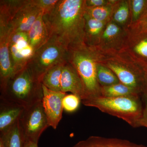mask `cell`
<instances>
[{
  "label": "cell",
  "mask_w": 147,
  "mask_h": 147,
  "mask_svg": "<svg viewBox=\"0 0 147 147\" xmlns=\"http://www.w3.org/2000/svg\"><path fill=\"white\" fill-rule=\"evenodd\" d=\"M99 62L110 69L120 82L142 96L146 91V72L125 56L118 53L112 56L102 55Z\"/></svg>",
  "instance_id": "5b68a950"
},
{
  "label": "cell",
  "mask_w": 147,
  "mask_h": 147,
  "mask_svg": "<svg viewBox=\"0 0 147 147\" xmlns=\"http://www.w3.org/2000/svg\"><path fill=\"white\" fill-rule=\"evenodd\" d=\"M111 21L128 29L131 24V12L129 0H118L113 9Z\"/></svg>",
  "instance_id": "d6986e66"
},
{
  "label": "cell",
  "mask_w": 147,
  "mask_h": 147,
  "mask_svg": "<svg viewBox=\"0 0 147 147\" xmlns=\"http://www.w3.org/2000/svg\"><path fill=\"white\" fill-rule=\"evenodd\" d=\"M96 77L101 87L108 86L120 82L112 70L100 62L97 65Z\"/></svg>",
  "instance_id": "603a6c76"
},
{
  "label": "cell",
  "mask_w": 147,
  "mask_h": 147,
  "mask_svg": "<svg viewBox=\"0 0 147 147\" xmlns=\"http://www.w3.org/2000/svg\"><path fill=\"white\" fill-rule=\"evenodd\" d=\"M25 108L0 98V135L4 134L19 121Z\"/></svg>",
  "instance_id": "9a60e30c"
},
{
  "label": "cell",
  "mask_w": 147,
  "mask_h": 147,
  "mask_svg": "<svg viewBox=\"0 0 147 147\" xmlns=\"http://www.w3.org/2000/svg\"><path fill=\"white\" fill-rule=\"evenodd\" d=\"M61 92L78 96L82 100L85 98L84 86L78 72L73 65L67 61L64 65L61 78Z\"/></svg>",
  "instance_id": "5bb4252c"
},
{
  "label": "cell",
  "mask_w": 147,
  "mask_h": 147,
  "mask_svg": "<svg viewBox=\"0 0 147 147\" xmlns=\"http://www.w3.org/2000/svg\"><path fill=\"white\" fill-rule=\"evenodd\" d=\"M66 62L57 65L49 69L42 77V84L51 90L61 92V76L64 65Z\"/></svg>",
  "instance_id": "44dd1931"
},
{
  "label": "cell",
  "mask_w": 147,
  "mask_h": 147,
  "mask_svg": "<svg viewBox=\"0 0 147 147\" xmlns=\"http://www.w3.org/2000/svg\"><path fill=\"white\" fill-rule=\"evenodd\" d=\"M9 50L13 68L20 69L26 65L34 52L29 44L27 34L11 32Z\"/></svg>",
  "instance_id": "30bf717a"
},
{
  "label": "cell",
  "mask_w": 147,
  "mask_h": 147,
  "mask_svg": "<svg viewBox=\"0 0 147 147\" xmlns=\"http://www.w3.org/2000/svg\"><path fill=\"white\" fill-rule=\"evenodd\" d=\"M43 12L40 14L27 33L29 44L34 53L49 39L47 27L43 20Z\"/></svg>",
  "instance_id": "ac0fdd59"
},
{
  "label": "cell",
  "mask_w": 147,
  "mask_h": 147,
  "mask_svg": "<svg viewBox=\"0 0 147 147\" xmlns=\"http://www.w3.org/2000/svg\"><path fill=\"white\" fill-rule=\"evenodd\" d=\"M118 53L123 55L147 72V33L128 30L127 36Z\"/></svg>",
  "instance_id": "ba28073f"
},
{
  "label": "cell",
  "mask_w": 147,
  "mask_h": 147,
  "mask_svg": "<svg viewBox=\"0 0 147 147\" xmlns=\"http://www.w3.org/2000/svg\"><path fill=\"white\" fill-rule=\"evenodd\" d=\"M129 3L131 12L130 26L147 14V0H129Z\"/></svg>",
  "instance_id": "d4e9b609"
},
{
  "label": "cell",
  "mask_w": 147,
  "mask_h": 147,
  "mask_svg": "<svg viewBox=\"0 0 147 147\" xmlns=\"http://www.w3.org/2000/svg\"><path fill=\"white\" fill-rule=\"evenodd\" d=\"M86 0H59L55 7L43 14L49 38L68 50L84 43Z\"/></svg>",
  "instance_id": "6da1fadb"
},
{
  "label": "cell",
  "mask_w": 147,
  "mask_h": 147,
  "mask_svg": "<svg viewBox=\"0 0 147 147\" xmlns=\"http://www.w3.org/2000/svg\"><path fill=\"white\" fill-rule=\"evenodd\" d=\"M82 102L85 106L97 108L103 113L121 119L134 127H137L144 107L140 95L99 96L82 100Z\"/></svg>",
  "instance_id": "3957f363"
},
{
  "label": "cell",
  "mask_w": 147,
  "mask_h": 147,
  "mask_svg": "<svg viewBox=\"0 0 147 147\" xmlns=\"http://www.w3.org/2000/svg\"><path fill=\"white\" fill-rule=\"evenodd\" d=\"M101 57L95 48L86 44L68 50L67 61L75 68L82 80L85 94L84 100L101 96V86L98 82L96 71Z\"/></svg>",
  "instance_id": "7a4b0ae2"
},
{
  "label": "cell",
  "mask_w": 147,
  "mask_h": 147,
  "mask_svg": "<svg viewBox=\"0 0 147 147\" xmlns=\"http://www.w3.org/2000/svg\"><path fill=\"white\" fill-rule=\"evenodd\" d=\"M42 11L33 2L28 0L27 3L16 12L10 23L13 32L27 33Z\"/></svg>",
  "instance_id": "4fadbf2b"
},
{
  "label": "cell",
  "mask_w": 147,
  "mask_h": 147,
  "mask_svg": "<svg viewBox=\"0 0 147 147\" xmlns=\"http://www.w3.org/2000/svg\"><path fill=\"white\" fill-rule=\"evenodd\" d=\"M68 50L53 38L37 50L26 67L36 79L41 82L42 77L51 68L67 61Z\"/></svg>",
  "instance_id": "8992f818"
},
{
  "label": "cell",
  "mask_w": 147,
  "mask_h": 147,
  "mask_svg": "<svg viewBox=\"0 0 147 147\" xmlns=\"http://www.w3.org/2000/svg\"><path fill=\"white\" fill-rule=\"evenodd\" d=\"M130 95H140L121 82L108 86L101 87V96L103 97H116Z\"/></svg>",
  "instance_id": "7402d4cb"
},
{
  "label": "cell",
  "mask_w": 147,
  "mask_h": 147,
  "mask_svg": "<svg viewBox=\"0 0 147 147\" xmlns=\"http://www.w3.org/2000/svg\"><path fill=\"white\" fill-rule=\"evenodd\" d=\"M143 102V111L142 115L139 119L137 124V127H147V92L145 91L142 95Z\"/></svg>",
  "instance_id": "83f0119b"
},
{
  "label": "cell",
  "mask_w": 147,
  "mask_h": 147,
  "mask_svg": "<svg viewBox=\"0 0 147 147\" xmlns=\"http://www.w3.org/2000/svg\"><path fill=\"white\" fill-rule=\"evenodd\" d=\"M128 30L138 32L147 33V14L139 21L129 27Z\"/></svg>",
  "instance_id": "f1b7e54d"
},
{
  "label": "cell",
  "mask_w": 147,
  "mask_h": 147,
  "mask_svg": "<svg viewBox=\"0 0 147 147\" xmlns=\"http://www.w3.org/2000/svg\"><path fill=\"white\" fill-rule=\"evenodd\" d=\"M82 99L78 96L71 94H66L63 100V110L67 113L75 112L80 106Z\"/></svg>",
  "instance_id": "484cf974"
},
{
  "label": "cell",
  "mask_w": 147,
  "mask_h": 147,
  "mask_svg": "<svg viewBox=\"0 0 147 147\" xmlns=\"http://www.w3.org/2000/svg\"><path fill=\"white\" fill-rule=\"evenodd\" d=\"M59 0H32L33 2L45 14L52 10Z\"/></svg>",
  "instance_id": "4316f807"
},
{
  "label": "cell",
  "mask_w": 147,
  "mask_h": 147,
  "mask_svg": "<svg viewBox=\"0 0 147 147\" xmlns=\"http://www.w3.org/2000/svg\"><path fill=\"white\" fill-rule=\"evenodd\" d=\"M118 0H86V5L88 7H95L109 5L115 4Z\"/></svg>",
  "instance_id": "f546056e"
},
{
  "label": "cell",
  "mask_w": 147,
  "mask_h": 147,
  "mask_svg": "<svg viewBox=\"0 0 147 147\" xmlns=\"http://www.w3.org/2000/svg\"><path fill=\"white\" fill-rule=\"evenodd\" d=\"M19 121L25 141L37 144L43 131L50 126L42 100L25 108Z\"/></svg>",
  "instance_id": "52a82bcc"
},
{
  "label": "cell",
  "mask_w": 147,
  "mask_h": 147,
  "mask_svg": "<svg viewBox=\"0 0 147 147\" xmlns=\"http://www.w3.org/2000/svg\"><path fill=\"white\" fill-rule=\"evenodd\" d=\"M117 3L115 4L98 7H86V14L97 21L109 22L111 20L114 6Z\"/></svg>",
  "instance_id": "cb8c5ba5"
},
{
  "label": "cell",
  "mask_w": 147,
  "mask_h": 147,
  "mask_svg": "<svg viewBox=\"0 0 147 147\" xmlns=\"http://www.w3.org/2000/svg\"><path fill=\"white\" fill-rule=\"evenodd\" d=\"M0 147H4L3 145V142L1 140H0Z\"/></svg>",
  "instance_id": "d6a6232c"
},
{
  "label": "cell",
  "mask_w": 147,
  "mask_h": 147,
  "mask_svg": "<svg viewBox=\"0 0 147 147\" xmlns=\"http://www.w3.org/2000/svg\"><path fill=\"white\" fill-rule=\"evenodd\" d=\"M10 28L0 26V92L6 86L13 75V70L9 53Z\"/></svg>",
  "instance_id": "7c38bea8"
},
{
  "label": "cell",
  "mask_w": 147,
  "mask_h": 147,
  "mask_svg": "<svg viewBox=\"0 0 147 147\" xmlns=\"http://www.w3.org/2000/svg\"><path fill=\"white\" fill-rule=\"evenodd\" d=\"M42 106L49 126L56 129L62 117L63 108L62 102L65 93L51 90L42 84Z\"/></svg>",
  "instance_id": "8fae6325"
},
{
  "label": "cell",
  "mask_w": 147,
  "mask_h": 147,
  "mask_svg": "<svg viewBox=\"0 0 147 147\" xmlns=\"http://www.w3.org/2000/svg\"><path fill=\"white\" fill-rule=\"evenodd\" d=\"M24 147H38V144L30 141H25Z\"/></svg>",
  "instance_id": "4dcf8cb0"
},
{
  "label": "cell",
  "mask_w": 147,
  "mask_h": 147,
  "mask_svg": "<svg viewBox=\"0 0 147 147\" xmlns=\"http://www.w3.org/2000/svg\"><path fill=\"white\" fill-rule=\"evenodd\" d=\"M71 147H147L128 140L117 138L91 136Z\"/></svg>",
  "instance_id": "2e32d148"
},
{
  "label": "cell",
  "mask_w": 147,
  "mask_h": 147,
  "mask_svg": "<svg viewBox=\"0 0 147 147\" xmlns=\"http://www.w3.org/2000/svg\"><path fill=\"white\" fill-rule=\"evenodd\" d=\"M145 87H146V90L147 92V72L146 73V75H145Z\"/></svg>",
  "instance_id": "1f68e13d"
},
{
  "label": "cell",
  "mask_w": 147,
  "mask_h": 147,
  "mask_svg": "<svg viewBox=\"0 0 147 147\" xmlns=\"http://www.w3.org/2000/svg\"><path fill=\"white\" fill-rule=\"evenodd\" d=\"M84 43L87 46L95 47L98 46L108 22L95 20L85 14Z\"/></svg>",
  "instance_id": "e0dca14e"
},
{
  "label": "cell",
  "mask_w": 147,
  "mask_h": 147,
  "mask_svg": "<svg viewBox=\"0 0 147 147\" xmlns=\"http://www.w3.org/2000/svg\"><path fill=\"white\" fill-rule=\"evenodd\" d=\"M42 82L33 76L27 67L9 79L0 96L25 108L42 100Z\"/></svg>",
  "instance_id": "277c9868"
},
{
  "label": "cell",
  "mask_w": 147,
  "mask_h": 147,
  "mask_svg": "<svg viewBox=\"0 0 147 147\" xmlns=\"http://www.w3.org/2000/svg\"><path fill=\"white\" fill-rule=\"evenodd\" d=\"M0 140L2 142L4 147H24L25 138L19 121L8 131L0 135Z\"/></svg>",
  "instance_id": "ffe728a7"
},
{
  "label": "cell",
  "mask_w": 147,
  "mask_h": 147,
  "mask_svg": "<svg viewBox=\"0 0 147 147\" xmlns=\"http://www.w3.org/2000/svg\"><path fill=\"white\" fill-rule=\"evenodd\" d=\"M128 29H125L113 21L108 22L99 44L94 47L101 55L112 56L121 50L127 36Z\"/></svg>",
  "instance_id": "9c48e42d"
}]
</instances>
